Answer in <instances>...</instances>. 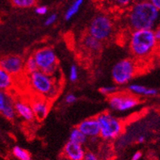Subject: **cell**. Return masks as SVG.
<instances>
[{
  "mask_svg": "<svg viewBox=\"0 0 160 160\" xmlns=\"http://www.w3.org/2000/svg\"><path fill=\"white\" fill-rule=\"evenodd\" d=\"M160 19V11L150 1L136 2L130 6L126 22L132 30H153Z\"/></svg>",
  "mask_w": 160,
  "mask_h": 160,
  "instance_id": "1",
  "label": "cell"
},
{
  "mask_svg": "<svg viewBox=\"0 0 160 160\" xmlns=\"http://www.w3.org/2000/svg\"><path fill=\"white\" fill-rule=\"evenodd\" d=\"M158 43L154 30H132L129 35V49L137 59H145L151 55Z\"/></svg>",
  "mask_w": 160,
  "mask_h": 160,
  "instance_id": "2",
  "label": "cell"
},
{
  "mask_svg": "<svg viewBox=\"0 0 160 160\" xmlns=\"http://www.w3.org/2000/svg\"><path fill=\"white\" fill-rule=\"evenodd\" d=\"M29 85L34 92L47 100L54 99L61 90L60 78L49 75L41 70L29 74Z\"/></svg>",
  "mask_w": 160,
  "mask_h": 160,
  "instance_id": "3",
  "label": "cell"
},
{
  "mask_svg": "<svg viewBox=\"0 0 160 160\" xmlns=\"http://www.w3.org/2000/svg\"><path fill=\"white\" fill-rule=\"evenodd\" d=\"M100 127V137L105 141L117 139L123 131L122 121L109 112H103L97 117Z\"/></svg>",
  "mask_w": 160,
  "mask_h": 160,
  "instance_id": "4",
  "label": "cell"
},
{
  "mask_svg": "<svg viewBox=\"0 0 160 160\" xmlns=\"http://www.w3.org/2000/svg\"><path fill=\"white\" fill-rule=\"evenodd\" d=\"M32 57L35 60L38 70L57 77L59 74L58 59L55 51L50 47H43L34 52Z\"/></svg>",
  "mask_w": 160,
  "mask_h": 160,
  "instance_id": "5",
  "label": "cell"
},
{
  "mask_svg": "<svg viewBox=\"0 0 160 160\" xmlns=\"http://www.w3.org/2000/svg\"><path fill=\"white\" fill-rule=\"evenodd\" d=\"M114 30V22L107 15L96 16L89 24L88 34L101 42L108 40L113 35Z\"/></svg>",
  "mask_w": 160,
  "mask_h": 160,
  "instance_id": "6",
  "label": "cell"
},
{
  "mask_svg": "<svg viewBox=\"0 0 160 160\" xmlns=\"http://www.w3.org/2000/svg\"><path fill=\"white\" fill-rule=\"evenodd\" d=\"M137 66L132 59H122L113 66L111 75L116 85L128 84L137 74Z\"/></svg>",
  "mask_w": 160,
  "mask_h": 160,
  "instance_id": "7",
  "label": "cell"
},
{
  "mask_svg": "<svg viewBox=\"0 0 160 160\" xmlns=\"http://www.w3.org/2000/svg\"><path fill=\"white\" fill-rule=\"evenodd\" d=\"M139 103L138 98L132 93L117 92L108 98L109 106L114 111H128L137 107Z\"/></svg>",
  "mask_w": 160,
  "mask_h": 160,
  "instance_id": "8",
  "label": "cell"
},
{
  "mask_svg": "<svg viewBox=\"0 0 160 160\" xmlns=\"http://www.w3.org/2000/svg\"><path fill=\"white\" fill-rule=\"evenodd\" d=\"M0 66L14 77L25 71V61L20 56H6L0 59Z\"/></svg>",
  "mask_w": 160,
  "mask_h": 160,
  "instance_id": "9",
  "label": "cell"
},
{
  "mask_svg": "<svg viewBox=\"0 0 160 160\" xmlns=\"http://www.w3.org/2000/svg\"><path fill=\"white\" fill-rule=\"evenodd\" d=\"M88 138H97L100 137V127L96 118H89L80 122L77 127Z\"/></svg>",
  "mask_w": 160,
  "mask_h": 160,
  "instance_id": "10",
  "label": "cell"
},
{
  "mask_svg": "<svg viewBox=\"0 0 160 160\" xmlns=\"http://www.w3.org/2000/svg\"><path fill=\"white\" fill-rule=\"evenodd\" d=\"M31 107L34 112V117L38 120H43L46 118L50 110L48 100L42 97H37L31 101Z\"/></svg>",
  "mask_w": 160,
  "mask_h": 160,
  "instance_id": "11",
  "label": "cell"
},
{
  "mask_svg": "<svg viewBox=\"0 0 160 160\" xmlns=\"http://www.w3.org/2000/svg\"><path fill=\"white\" fill-rule=\"evenodd\" d=\"M83 145L68 141L63 149V154L68 160H82L85 154Z\"/></svg>",
  "mask_w": 160,
  "mask_h": 160,
  "instance_id": "12",
  "label": "cell"
},
{
  "mask_svg": "<svg viewBox=\"0 0 160 160\" xmlns=\"http://www.w3.org/2000/svg\"><path fill=\"white\" fill-rule=\"evenodd\" d=\"M14 106L17 115L23 118L26 122H31L35 118L30 103L22 100H17L14 102Z\"/></svg>",
  "mask_w": 160,
  "mask_h": 160,
  "instance_id": "13",
  "label": "cell"
},
{
  "mask_svg": "<svg viewBox=\"0 0 160 160\" xmlns=\"http://www.w3.org/2000/svg\"><path fill=\"white\" fill-rule=\"evenodd\" d=\"M128 90L129 92L135 96H143V97H154L158 94V91L155 88H147L144 85L138 83H132L128 85Z\"/></svg>",
  "mask_w": 160,
  "mask_h": 160,
  "instance_id": "14",
  "label": "cell"
},
{
  "mask_svg": "<svg viewBox=\"0 0 160 160\" xmlns=\"http://www.w3.org/2000/svg\"><path fill=\"white\" fill-rule=\"evenodd\" d=\"M82 45L90 52L97 53L99 52L102 48V42L88 34L82 39Z\"/></svg>",
  "mask_w": 160,
  "mask_h": 160,
  "instance_id": "15",
  "label": "cell"
},
{
  "mask_svg": "<svg viewBox=\"0 0 160 160\" xmlns=\"http://www.w3.org/2000/svg\"><path fill=\"white\" fill-rule=\"evenodd\" d=\"M13 76L0 66V90H9L13 86Z\"/></svg>",
  "mask_w": 160,
  "mask_h": 160,
  "instance_id": "16",
  "label": "cell"
},
{
  "mask_svg": "<svg viewBox=\"0 0 160 160\" xmlns=\"http://www.w3.org/2000/svg\"><path fill=\"white\" fill-rule=\"evenodd\" d=\"M88 138L83 134V133L78 128H74L71 130L70 134V139L69 141L74 142V143L79 144V145H83L87 143Z\"/></svg>",
  "mask_w": 160,
  "mask_h": 160,
  "instance_id": "17",
  "label": "cell"
},
{
  "mask_svg": "<svg viewBox=\"0 0 160 160\" xmlns=\"http://www.w3.org/2000/svg\"><path fill=\"white\" fill-rule=\"evenodd\" d=\"M83 1L84 0H74V2H72V4L70 5V8L67 9V11L65 13V21L71 20L78 12V11L81 8V7L83 3Z\"/></svg>",
  "mask_w": 160,
  "mask_h": 160,
  "instance_id": "18",
  "label": "cell"
},
{
  "mask_svg": "<svg viewBox=\"0 0 160 160\" xmlns=\"http://www.w3.org/2000/svg\"><path fill=\"white\" fill-rule=\"evenodd\" d=\"M12 154L18 160H32V157L30 153L18 145H16L13 147Z\"/></svg>",
  "mask_w": 160,
  "mask_h": 160,
  "instance_id": "19",
  "label": "cell"
},
{
  "mask_svg": "<svg viewBox=\"0 0 160 160\" xmlns=\"http://www.w3.org/2000/svg\"><path fill=\"white\" fill-rule=\"evenodd\" d=\"M14 102L15 101L14 100H12V101L9 102L8 105L5 106V108L2 110V112L0 114H2L5 118L8 120H13L15 118L16 115V110H15V106H14Z\"/></svg>",
  "mask_w": 160,
  "mask_h": 160,
  "instance_id": "20",
  "label": "cell"
},
{
  "mask_svg": "<svg viewBox=\"0 0 160 160\" xmlns=\"http://www.w3.org/2000/svg\"><path fill=\"white\" fill-rule=\"evenodd\" d=\"M38 0H10L12 4L17 8H30L37 3Z\"/></svg>",
  "mask_w": 160,
  "mask_h": 160,
  "instance_id": "21",
  "label": "cell"
},
{
  "mask_svg": "<svg viewBox=\"0 0 160 160\" xmlns=\"http://www.w3.org/2000/svg\"><path fill=\"white\" fill-rule=\"evenodd\" d=\"M38 70V65L36 63L35 60L33 57H28L27 59L25 61V72L28 74H30Z\"/></svg>",
  "mask_w": 160,
  "mask_h": 160,
  "instance_id": "22",
  "label": "cell"
},
{
  "mask_svg": "<svg viewBox=\"0 0 160 160\" xmlns=\"http://www.w3.org/2000/svg\"><path fill=\"white\" fill-rule=\"evenodd\" d=\"M99 92L102 95L109 97L117 92H118V88L117 85H107V86L101 87V88L99 89Z\"/></svg>",
  "mask_w": 160,
  "mask_h": 160,
  "instance_id": "23",
  "label": "cell"
},
{
  "mask_svg": "<svg viewBox=\"0 0 160 160\" xmlns=\"http://www.w3.org/2000/svg\"><path fill=\"white\" fill-rule=\"evenodd\" d=\"M12 100L13 98L7 92V91L0 90V113Z\"/></svg>",
  "mask_w": 160,
  "mask_h": 160,
  "instance_id": "24",
  "label": "cell"
},
{
  "mask_svg": "<svg viewBox=\"0 0 160 160\" xmlns=\"http://www.w3.org/2000/svg\"><path fill=\"white\" fill-rule=\"evenodd\" d=\"M135 0H112L114 6L119 8H127L132 4Z\"/></svg>",
  "mask_w": 160,
  "mask_h": 160,
  "instance_id": "25",
  "label": "cell"
},
{
  "mask_svg": "<svg viewBox=\"0 0 160 160\" xmlns=\"http://www.w3.org/2000/svg\"><path fill=\"white\" fill-rule=\"evenodd\" d=\"M78 78V70L75 65H72L70 66V72H69V79L70 82H76Z\"/></svg>",
  "mask_w": 160,
  "mask_h": 160,
  "instance_id": "26",
  "label": "cell"
},
{
  "mask_svg": "<svg viewBox=\"0 0 160 160\" xmlns=\"http://www.w3.org/2000/svg\"><path fill=\"white\" fill-rule=\"evenodd\" d=\"M48 7L44 6V5H39V6H37L34 9V12L37 15L39 16H44L48 13Z\"/></svg>",
  "mask_w": 160,
  "mask_h": 160,
  "instance_id": "27",
  "label": "cell"
},
{
  "mask_svg": "<svg viewBox=\"0 0 160 160\" xmlns=\"http://www.w3.org/2000/svg\"><path fill=\"white\" fill-rule=\"evenodd\" d=\"M57 20V14H51L50 16L47 17V19L44 21V25L46 26H50V25H52L53 24L55 23Z\"/></svg>",
  "mask_w": 160,
  "mask_h": 160,
  "instance_id": "28",
  "label": "cell"
},
{
  "mask_svg": "<svg viewBox=\"0 0 160 160\" xmlns=\"http://www.w3.org/2000/svg\"><path fill=\"white\" fill-rule=\"evenodd\" d=\"M77 100H78V98H77L76 95H74V93H69V94H67L65 97V103L69 104V105L74 104V102L77 101Z\"/></svg>",
  "mask_w": 160,
  "mask_h": 160,
  "instance_id": "29",
  "label": "cell"
},
{
  "mask_svg": "<svg viewBox=\"0 0 160 160\" xmlns=\"http://www.w3.org/2000/svg\"><path fill=\"white\" fill-rule=\"evenodd\" d=\"M82 160H101L100 158L95 153H93L92 151H88L85 152L84 157Z\"/></svg>",
  "mask_w": 160,
  "mask_h": 160,
  "instance_id": "30",
  "label": "cell"
},
{
  "mask_svg": "<svg viewBox=\"0 0 160 160\" xmlns=\"http://www.w3.org/2000/svg\"><path fill=\"white\" fill-rule=\"evenodd\" d=\"M154 33L157 42H160V26H157L156 27L155 30H154Z\"/></svg>",
  "mask_w": 160,
  "mask_h": 160,
  "instance_id": "31",
  "label": "cell"
},
{
  "mask_svg": "<svg viewBox=\"0 0 160 160\" xmlns=\"http://www.w3.org/2000/svg\"><path fill=\"white\" fill-rule=\"evenodd\" d=\"M142 157V153L141 151H137L136 153H134L131 158V160H140Z\"/></svg>",
  "mask_w": 160,
  "mask_h": 160,
  "instance_id": "32",
  "label": "cell"
},
{
  "mask_svg": "<svg viewBox=\"0 0 160 160\" xmlns=\"http://www.w3.org/2000/svg\"><path fill=\"white\" fill-rule=\"evenodd\" d=\"M150 2L156 8L160 11V0H150Z\"/></svg>",
  "mask_w": 160,
  "mask_h": 160,
  "instance_id": "33",
  "label": "cell"
},
{
  "mask_svg": "<svg viewBox=\"0 0 160 160\" xmlns=\"http://www.w3.org/2000/svg\"><path fill=\"white\" fill-rule=\"evenodd\" d=\"M145 141V137H144V136H140L138 138H137V142L140 144H142L144 143Z\"/></svg>",
  "mask_w": 160,
  "mask_h": 160,
  "instance_id": "34",
  "label": "cell"
},
{
  "mask_svg": "<svg viewBox=\"0 0 160 160\" xmlns=\"http://www.w3.org/2000/svg\"><path fill=\"white\" fill-rule=\"evenodd\" d=\"M136 2H143V1H150V0H135Z\"/></svg>",
  "mask_w": 160,
  "mask_h": 160,
  "instance_id": "35",
  "label": "cell"
}]
</instances>
